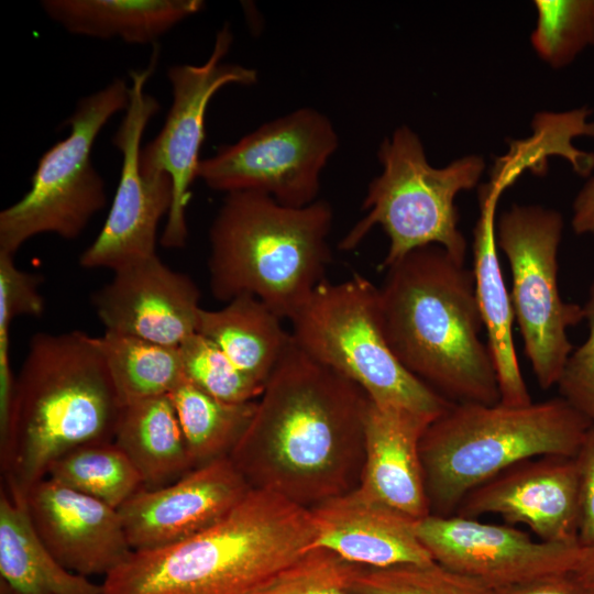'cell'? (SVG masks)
Instances as JSON below:
<instances>
[{"label": "cell", "instance_id": "obj_37", "mask_svg": "<svg viewBox=\"0 0 594 594\" xmlns=\"http://www.w3.org/2000/svg\"><path fill=\"white\" fill-rule=\"evenodd\" d=\"M569 573L594 593V547H578L575 559Z\"/></svg>", "mask_w": 594, "mask_h": 594}, {"label": "cell", "instance_id": "obj_10", "mask_svg": "<svg viewBox=\"0 0 594 594\" xmlns=\"http://www.w3.org/2000/svg\"><path fill=\"white\" fill-rule=\"evenodd\" d=\"M563 220L540 206L514 205L496 224V243L513 276L512 304L525 352L542 389L557 385L571 355L566 329L585 319L584 308L564 302L557 284Z\"/></svg>", "mask_w": 594, "mask_h": 594}, {"label": "cell", "instance_id": "obj_33", "mask_svg": "<svg viewBox=\"0 0 594 594\" xmlns=\"http://www.w3.org/2000/svg\"><path fill=\"white\" fill-rule=\"evenodd\" d=\"M588 337L568 359L557 383L560 397L594 425V283L584 307Z\"/></svg>", "mask_w": 594, "mask_h": 594}, {"label": "cell", "instance_id": "obj_36", "mask_svg": "<svg viewBox=\"0 0 594 594\" xmlns=\"http://www.w3.org/2000/svg\"><path fill=\"white\" fill-rule=\"evenodd\" d=\"M572 226L578 234L594 235V178L588 180L575 198Z\"/></svg>", "mask_w": 594, "mask_h": 594}, {"label": "cell", "instance_id": "obj_19", "mask_svg": "<svg viewBox=\"0 0 594 594\" xmlns=\"http://www.w3.org/2000/svg\"><path fill=\"white\" fill-rule=\"evenodd\" d=\"M312 547L370 569L435 562L420 541L417 520L383 504L359 486L308 508Z\"/></svg>", "mask_w": 594, "mask_h": 594}, {"label": "cell", "instance_id": "obj_24", "mask_svg": "<svg viewBox=\"0 0 594 594\" xmlns=\"http://www.w3.org/2000/svg\"><path fill=\"white\" fill-rule=\"evenodd\" d=\"M282 321L258 298L241 295L222 308H201L197 332L217 344L241 371L265 385L293 342Z\"/></svg>", "mask_w": 594, "mask_h": 594}, {"label": "cell", "instance_id": "obj_2", "mask_svg": "<svg viewBox=\"0 0 594 594\" xmlns=\"http://www.w3.org/2000/svg\"><path fill=\"white\" fill-rule=\"evenodd\" d=\"M385 270L382 326L402 365L450 403L498 404L473 271L439 245L416 249Z\"/></svg>", "mask_w": 594, "mask_h": 594}, {"label": "cell", "instance_id": "obj_15", "mask_svg": "<svg viewBox=\"0 0 594 594\" xmlns=\"http://www.w3.org/2000/svg\"><path fill=\"white\" fill-rule=\"evenodd\" d=\"M454 515L501 516L537 539L578 543L579 477L575 458L543 455L519 462L472 490Z\"/></svg>", "mask_w": 594, "mask_h": 594}, {"label": "cell", "instance_id": "obj_29", "mask_svg": "<svg viewBox=\"0 0 594 594\" xmlns=\"http://www.w3.org/2000/svg\"><path fill=\"white\" fill-rule=\"evenodd\" d=\"M531 44L552 67H563L594 45V0H537Z\"/></svg>", "mask_w": 594, "mask_h": 594}, {"label": "cell", "instance_id": "obj_6", "mask_svg": "<svg viewBox=\"0 0 594 594\" xmlns=\"http://www.w3.org/2000/svg\"><path fill=\"white\" fill-rule=\"evenodd\" d=\"M592 426L562 397L525 406L452 403L420 441L431 515H454L472 490L525 460L575 458Z\"/></svg>", "mask_w": 594, "mask_h": 594}, {"label": "cell", "instance_id": "obj_30", "mask_svg": "<svg viewBox=\"0 0 594 594\" xmlns=\"http://www.w3.org/2000/svg\"><path fill=\"white\" fill-rule=\"evenodd\" d=\"M184 377L202 392L230 403L256 400L264 385L241 371L212 341L196 332L179 346Z\"/></svg>", "mask_w": 594, "mask_h": 594}, {"label": "cell", "instance_id": "obj_35", "mask_svg": "<svg viewBox=\"0 0 594 594\" xmlns=\"http://www.w3.org/2000/svg\"><path fill=\"white\" fill-rule=\"evenodd\" d=\"M495 594H594L569 572L549 574L517 584L494 587Z\"/></svg>", "mask_w": 594, "mask_h": 594}, {"label": "cell", "instance_id": "obj_7", "mask_svg": "<svg viewBox=\"0 0 594 594\" xmlns=\"http://www.w3.org/2000/svg\"><path fill=\"white\" fill-rule=\"evenodd\" d=\"M377 157L382 173L369 184L362 204L366 213L342 238L339 249L354 250L380 226L389 239L383 268L428 245H439L464 263L466 241L458 229L454 199L477 184L483 158L469 155L446 167H432L421 140L406 125L383 140Z\"/></svg>", "mask_w": 594, "mask_h": 594}, {"label": "cell", "instance_id": "obj_31", "mask_svg": "<svg viewBox=\"0 0 594 594\" xmlns=\"http://www.w3.org/2000/svg\"><path fill=\"white\" fill-rule=\"evenodd\" d=\"M352 591L356 594H495L493 587L480 580L437 562L363 568Z\"/></svg>", "mask_w": 594, "mask_h": 594}, {"label": "cell", "instance_id": "obj_3", "mask_svg": "<svg viewBox=\"0 0 594 594\" xmlns=\"http://www.w3.org/2000/svg\"><path fill=\"white\" fill-rule=\"evenodd\" d=\"M121 408L97 337L78 330L34 334L0 438L6 486L25 495L63 454L113 441Z\"/></svg>", "mask_w": 594, "mask_h": 594}, {"label": "cell", "instance_id": "obj_17", "mask_svg": "<svg viewBox=\"0 0 594 594\" xmlns=\"http://www.w3.org/2000/svg\"><path fill=\"white\" fill-rule=\"evenodd\" d=\"M200 298L191 277L155 255L113 271L92 306L106 331L179 346L197 332Z\"/></svg>", "mask_w": 594, "mask_h": 594}, {"label": "cell", "instance_id": "obj_38", "mask_svg": "<svg viewBox=\"0 0 594 594\" xmlns=\"http://www.w3.org/2000/svg\"><path fill=\"white\" fill-rule=\"evenodd\" d=\"M0 594H19L0 581Z\"/></svg>", "mask_w": 594, "mask_h": 594}, {"label": "cell", "instance_id": "obj_34", "mask_svg": "<svg viewBox=\"0 0 594 594\" xmlns=\"http://www.w3.org/2000/svg\"><path fill=\"white\" fill-rule=\"evenodd\" d=\"M579 477L578 543L594 547V425L575 455Z\"/></svg>", "mask_w": 594, "mask_h": 594}, {"label": "cell", "instance_id": "obj_16", "mask_svg": "<svg viewBox=\"0 0 594 594\" xmlns=\"http://www.w3.org/2000/svg\"><path fill=\"white\" fill-rule=\"evenodd\" d=\"M251 490L227 457L196 466L162 487H142L119 513L132 550H151L212 526Z\"/></svg>", "mask_w": 594, "mask_h": 594}, {"label": "cell", "instance_id": "obj_26", "mask_svg": "<svg viewBox=\"0 0 594 594\" xmlns=\"http://www.w3.org/2000/svg\"><path fill=\"white\" fill-rule=\"evenodd\" d=\"M97 342L121 407L169 395L185 380L178 346L109 331Z\"/></svg>", "mask_w": 594, "mask_h": 594}, {"label": "cell", "instance_id": "obj_23", "mask_svg": "<svg viewBox=\"0 0 594 594\" xmlns=\"http://www.w3.org/2000/svg\"><path fill=\"white\" fill-rule=\"evenodd\" d=\"M46 15L67 32L152 44L205 8L201 0H43Z\"/></svg>", "mask_w": 594, "mask_h": 594}, {"label": "cell", "instance_id": "obj_8", "mask_svg": "<svg viewBox=\"0 0 594 594\" xmlns=\"http://www.w3.org/2000/svg\"><path fill=\"white\" fill-rule=\"evenodd\" d=\"M296 345L360 386L378 405L437 418L452 403L410 374L384 334L378 287L355 273L323 280L289 320Z\"/></svg>", "mask_w": 594, "mask_h": 594}, {"label": "cell", "instance_id": "obj_4", "mask_svg": "<svg viewBox=\"0 0 594 594\" xmlns=\"http://www.w3.org/2000/svg\"><path fill=\"white\" fill-rule=\"evenodd\" d=\"M308 508L252 488L222 519L182 541L134 550L103 578V594H253L311 548Z\"/></svg>", "mask_w": 594, "mask_h": 594}, {"label": "cell", "instance_id": "obj_9", "mask_svg": "<svg viewBox=\"0 0 594 594\" xmlns=\"http://www.w3.org/2000/svg\"><path fill=\"white\" fill-rule=\"evenodd\" d=\"M129 102L130 85L122 78L78 101L64 121L69 134L43 153L30 189L0 212V252L14 255L43 233L76 239L106 207L105 182L94 167L91 151L107 122Z\"/></svg>", "mask_w": 594, "mask_h": 594}, {"label": "cell", "instance_id": "obj_32", "mask_svg": "<svg viewBox=\"0 0 594 594\" xmlns=\"http://www.w3.org/2000/svg\"><path fill=\"white\" fill-rule=\"evenodd\" d=\"M362 569L330 550L312 547L253 594H356L352 587Z\"/></svg>", "mask_w": 594, "mask_h": 594}, {"label": "cell", "instance_id": "obj_27", "mask_svg": "<svg viewBox=\"0 0 594 594\" xmlns=\"http://www.w3.org/2000/svg\"><path fill=\"white\" fill-rule=\"evenodd\" d=\"M194 468L227 458L248 429L256 400L230 403L184 380L169 395Z\"/></svg>", "mask_w": 594, "mask_h": 594}, {"label": "cell", "instance_id": "obj_20", "mask_svg": "<svg viewBox=\"0 0 594 594\" xmlns=\"http://www.w3.org/2000/svg\"><path fill=\"white\" fill-rule=\"evenodd\" d=\"M436 418L370 399L364 424V460L359 487L416 519L430 515L420 441Z\"/></svg>", "mask_w": 594, "mask_h": 594}, {"label": "cell", "instance_id": "obj_21", "mask_svg": "<svg viewBox=\"0 0 594 594\" xmlns=\"http://www.w3.org/2000/svg\"><path fill=\"white\" fill-rule=\"evenodd\" d=\"M512 180L494 169L491 180L480 189L481 213L474 229L473 255L475 289L484 328L488 337L501 403L525 406L532 403L524 381L513 339L514 308L506 289L496 243V205Z\"/></svg>", "mask_w": 594, "mask_h": 594}, {"label": "cell", "instance_id": "obj_13", "mask_svg": "<svg viewBox=\"0 0 594 594\" xmlns=\"http://www.w3.org/2000/svg\"><path fill=\"white\" fill-rule=\"evenodd\" d=\"M153 47L145 69L131 70L130 102L112 143L122 155L119 184L107 219L91 244L81 253L85 268L112 272L156 254L160 221L173 202V183L167 174L147 176L140 165L141 141L151 118L160 111L158 101L145 91L158 59Z\"/></svg>", "mask_w": 594, "mask_h": 594}, {"label": "cell", "instance_id": "obj_18", "mask_svg": "<svg viewBox=\"0 0 594 594\" xmlns=\"http://www.w3.org/2000/svg\"><path fill=\"white\" fill-rule=\"evenodd\" d=\"M32 524L51 553L68 570L103 578L133 551L119 509L51 477L25 494Z\"/></svg>", "mask_w": 594, "mask_h": 594}, {"label": "cell", "instance_id": "obj_5", "mask_svg": "<svg viewBox=\"0 0 594 594\" xmlns=\"http://www.w3.org/2000/svg\"><path fill=\"white\" fill-rule=\"evenodd\" d=\"M333 217L322 199L295 208L256 191L227 194L209 229L212 296L251 295L290 320L327 279Z\"/></svg>", "mask_w": 594, "mask_h": 594}, {"label": "cell", "instance_id": "obj_1", "mask_svg": "<svg viewBox=\"0 0 594 594\" xmlns=\"http://www.w3.org/2000/svg\"><path fill=\"white\" fill-rule=\"evenodd\" d=\"M369 404L360 386L293 340L229 458L252 488L311 508L359 485Z\"/></svg>", "mask_w": 594, "mask_h": 594}, {"label": "cell", "instance_id": "obj_14", "mask_svg": "<svg viewBox=\"0 0 594 594\" xmlns=\"http://www.w3.org/2000/svg\"><path fill=\"white\" fill-rule=\"evenodd\" d=\"M416 530L435 562L493 588L570 572L579 547L459 515L430 514L417 520Z\"/></svg>", "mask_w": 594, "mask_h": 594}, {"label": "cell", "instance_id": "obj_22", "mask_svg": "<svg viewBox=\"0 0 594 594\" xmlns=\"http://www.w3.org/2000/svg\"><path fill=\"white\" fill-rule=\"evenodd\" d=\"M1 582L19 594H103L101 584L65 568L38 537L25 495L0 493Z\"/></svg>", "mask_w": 594, "mask_h": 594}, {"label": "cell", "instance_id": "obj_11", "mask_svg": "<svg viewBox=\"0 0 594 594\" xmlns=\"http://www.w3.org/2000/svg\"><path fill=\"white\" fill-rule=\"evenodd\" d=\"M338 146L331 120L300 108L219 146L200 161L198 178L226 195L256 191L300 208L318 200L320 175Z\"/></svg>", "mask_w": 594, "mask_h": 594}, {"label": "cell", "instance_id": "obj_12", "mask_svg": "<svg viewBox=\"0 0 594 594\" xmlns=\"http://www.w3.org/2000/svg\"><path fill=\"white\" fill-rule=\"evenodd\" d=\"M233 42L230 25L217 32L212 52L201 65L178 64L167 69L172 106L154 140L141 151L143 174H167L173 183V202L166 217L161 244L167 249L185 246L188 238L186 208L191 186L198 178L199 153L205 139V119L212 97L229 85L252 86L257 72L240 64L224 63Z\"/></svg>", "mask_w": 594, "mask_h": 594}, {"label": "cell", "instance_id": "obj_28", "mask_svg": "<svg viewBox=\"0 0 594 594\" xmlns=\"http://www.w3.org/2000/svg\"><path fill=\"white\" fill-rule=\"evenodd\" d=\"M46 476L117 509L143 487L140 473L113 441L81 446L63 454Z\"/></svg>", "mask_w": 594, "mask_h": 594}, {"label": "cell", "instance_id": "obj_25", "mask_svg": "<svg viewBox=\"0 0 594 594\" xmlns=\"http://www.w3.org/2000/svg\"><path fill=\"white\" fill-rule=\"evenodd\" d=\"M113 442L140 473L143 488L162 487L194 469L176 409L168 395L122 407Z\"/></svg>", "mask_w": 594, "mask_h": 594}]
</instances>
